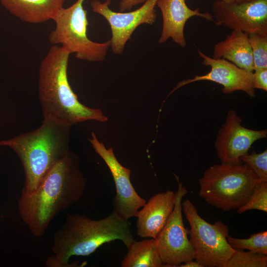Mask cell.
Segmentation results:
<instances>
[{
    "label": "cell",
    "instance_id": "1",
    "mask_svg": "<svg viewBox=\"0 0 267 267\" xmlns=\"http://www.w3.org/2000/svg\"><path fill=\"white\" fill-rule=\"evenodd\" d=\"M78 162L70 151L54 165L35 191L21 190L19 214L35 236L43 235L54 218L83 195L86 181Z\"/></svg>",
    "mask_w": 267,
    "mask_h": 267
},
{
    "label": "cell",
    "instance_id": "2",
    "mask_svg": "<svg viewBox=\"0 0 267 267\" xmlns=\"http://www.w3.org/2000/svg\"><path fill=\"white\" fill-rule=\"evenodd\" d=\"M116 240L123 242L127 249L135 240L131 222L113 211L98 220L85 214L68 215L54 234L52 255L47 259L45 266L72 267L69 263L71 257L89 256L103 244Z\"/></svg>",
    "mask_w": 267,
    "mask_h": 267
},
{
    "label": "cell",
    "instance_id": "3",
    "mask_svg": "<svg viewBox=\"0 0 267 267\" xmlns=\"http://www.w3.org/2000/svg\"><path fill=\"white\" fill-rule=\"evenodd\" d=\"M70 53L53 45L41 62L38 94L43 117H49L70 127L88 120L104 122L99 109L82 104L69 84L67 70Z\"/></svg>",
    "mask_w": 267,
    "mask_h": 267
},
{
    "label": "cell",
    "instance_id": "4",
    "mask_svg": "<svg viewBox=\"0 0 267 267\" xmlns=\"http://www.w3.org/2000/svg\"><path fill=\"white\" fill-rule=\"evenodd\" d=\"M70 127L45 117L38 128L0 141V145L11 148L21 161L25 175L22 190L35 191L54 165L69 153Z\"/></svg>",
    "mask_w": 267,
    "mask_h": 267
},
{
    "label": "cell",
    "instance_id": "5",
    "mask_svg": "<svg viewBox=\"0 0 267 267\" xmlns=\"http://www.w3.org/2000/svg\"><path fill=\"white\" fill-rule=\"evenodd\" d=\"M260 180L246 164H215L198 179V195L224 211L237 210L249 200Z\"/></svg>",
    "mask_w": 267,
    "mask_h": 267
},
{
    "label": "cell",
    "instance_id": "6",
    "mask_svg": "<svg viewBox=\"0 0 267 267\" xmlns=\"http://www.w3.org/2000/svg\"><path fill=\"white\" fill-rule=\"evenodd\" d=\"M85 0H77L70 6L62 7L52 20L55 27L48 40L52 45H58L78 59L89 62L102 61L111 45L110 41L96 43L87 36V11L83 7Z\"/></svg>",
    "mask_w": 267,
    "mask_h": 267
},
{
    "label": "cell",
    "instance_id": "7",
    "mask_svg": "<svg viewBox=\"0 0 267 267\" xmlns=\"http://www.w3.org/2000/svg\"><path fill=\"white\" fill-rule=\"evenodd\" d=\"M182 209L189 224V241L194 252V260L203 267H225L235 252L228 243V226L220 221L211 224L198 214L189 199L182 202Z\"/></svg>",
    "mask_w": 267,
    "mask_h": 267
},
{
    "label": "cell",
    "instance_id": "8",
    "mask_svg": "<svg viewBox=\"0 0 267 267\" xmlns=\"http://www.w3.org/2000/svg\"><path fill=\"white\" fill-rule=\"evenodd\" d=\"M173 211L164 226L156 237L157 249L163 263L162 267H179L182 263L194 259V252L188 238L182 216V202L187 191L179 178Z\"/></svg>",
    "mask_w": 267,
    "mask_h": 267
},
{
    "label": "cell",
    "instance_id": "9",
    "mask_svg": "<svg viewBox=\"0 0 267 267\" xmlns=\"http://www.w3.org/2000/svg\"><path fill=\"white\" fill-rule=\"evenodd\" d=\"M158 0H146L140 7L128 12L112 10L109 7L111 0L103 2L98 0L91 1L92 11L103 16L110 26L112 31L110 46L114 53H123L126 43L140 25H151L155 22L157 17L155 6Z\"/></svg>",
    "mask_w": 267,
    "mask_h": 267
},
{
    "label": "cell",
    "instance_id": "10",
    "mask_svg": "<svg viewBox=\"0 0 267 267\" xmlns=\"http://www.w3.org/2000/svg\"><path fill=\"white\" fill-rule=\"evenodd\" d=\"M96 153L109 168L116 187L112 204L113 212L125 220L135 217L136 213L146 202L136 192L130 180L131 170L122 166L116 158L112 148L107 149L92 133L89 139Z\"/></svg>",
    "mask_w": 267,
    "mask_h": 267
},
{
    "label": "cell",
    "instance_id": "11",
    "mask_svg": "<svg viewBox=\"0 0 267 267\" xmlns=\"http://www.w3.org/2000/svg\"><path fill=\"white\" fill-rule=\"evenodd\" d=\"M242 120L234 110L228 111L225 121L219 129L215 148L221 164L242 163L241 158L247 154L256 140L266 138L267 130H254L241 125Z\"/></svg>",
    "mask_w": 267,
    "mask_h": 267
},
{
    "label": "cell",
    "instance_id": "12",
    "mask_svg": "<svg viewBox=\"0 0 267 267\" xmlns=\"http://www.w3.org/2000/svg\"><path fill=\"white\" fill-rule=\"evenodd\" d=\"M212 11L218 26L248 34H267V0L242 3L215 0Z\"/></svg>",
    "mask_w": 267,
    "mask_h": 267
},
{
    "label": "cell",
    "instance_id": "13",
    "mask_svg": "<svg viewBox=\"0 0 267 267\" xmlns=\"http://www.w3.org/2000/svg\"><path fill=\"white\" fill-rule=\"evenodd\" d=\"M198 53L203 59L202 64L210 67V72L203 75H196L193 78L179 82L169 95L179 88L188 84L201 81H209L222 85L223 87L222 90L224 94H231L240 90L246 93L251 97L255 96L253 86V72L241 69L223 59L210 57L199 50Z\"/></svg>",
    "mask_w": 267,
    "mask_h": 267
},
{
    "label": "cell",
    "instance_id": "14",
    "mask_svg": "<svg viewBox=\"0 0 267 267\" xmlns=\"http://www.w3.org/2000/svg\"><path fill=\"white\" fill-rule=\"evenodd\" d=\"M156 5L163 17V28L158 43L162 44L169 39L180 47L186 45L184 29L187 21L193 16H199L214 22V16L209 12H201L199 8H189L185 0H158Z\"/></svg>",
    "mask_w": 267,
    "mask_h": 267
},
{
    "label": "cell",
    "instance_id": "15",
    "mask_svg": "<svg viewBox=\"0 0 267 267\" xmlns=\"http://www.w3.org/2000/svg\"><path fill=\"white\" fill-rule=\"evenodd\" d=\"M175 201L176 192L169 190L152 196L135 214L137 234L155 239L171 215Z\"/></svg>",
    "mask_w": 267,
    "mask_h": 267
},
{
    "label": "cell",
    "instance_id": "16",
    "mask_svg": "<svg viewBox=\"0 0 267 267\" xmlns=\"http://www.w3.org/2000/svg\"><path fill=\"white\" fill-rule=\"evenodd\" d=\"M65 0H0L13 15L25 22L39 24L52 20Z\"/></svg>",
    "mask_w": 267,
    "mask_h": 267
},
{
    "label": "cell",
    "instance_id": "17",
    "mask_svg": "<svg viewBox=\"0 0 267 267\" xmlns=\"http://www.w3.org/2000/svg\"><path fill=\"white\" fill-rule=\"evenodd\" d=\"M212 58L223 59L246 71H254L252 50L247 33L233 30L224 40L214 45Z\"/></svg>",
    "mask_w": 267,
    "mask_h": 267
},
{
    "label": "cell",
    "instance_id": "18",
    "mask_svg": "<svg viewBox=\"0 0 267 267\" xmlns=\"http://www.w3.org/2000/svg\"><path fill=\"white\" fill-rule=\"evenodd\" d=\"M162 265L154 238L134 240L121 264L122 267H160Z\"/></svg>",
    "mask_w": 267,
    "mask_h": 267
},
{
    "label": "cell",
    "instance_id": "19",
    "mask_svg": "<svg viewBox=\"0 0 267 267\" xmlns=\"http://www.w3.org/2000/svg\"><path fill=\"white\" fill-rule=\"evenodd\" d=\"M227 240L234 250L245 249L267 255V230L253 234L248 238H238L228 235Z\"/></svg>",
    "mask_w": 267,
    "mask_h": 267
},
{
    "label": "cell",
    "instance_id": "20",
    "mask_svg": "<svg viewBox=\"0 0 267 267\" xmlns=\"http://www.w3.org/2000/svg\"><path fill=\"white\" fill-rule=\"evenodd\" d=\"M267 255L243 250H235L225 267H267Z\"/></svg>",
    "mask_w": 267,
    "mask_h": 267
},
{
    "label": "cell",
    "instance_id": "21",
    "mask_svg": "<svg viewBox=\"0 0 267 267\" xmlns=\"http://www.w3.org/2000/svg\"><path fill=\"white\" fill-rule=\"evenodd\" d=\"M254 70L267 68V34H248Z\"/></svg>",
    "mask_w": 267,
    "mask_h": 267
},
{
    "label": "cell",
    "instance_id": "22",
    "mask_svg": "<svg viewBox=\"0 0 267 267\" xmlns=\"http://www.w3.org/2000/svg\"><path fill=\"white\" fill-rule=\"evenodd\" d=\"M252 210L267 212V182L260 181L254 188L248 201L236 210L239 214Z\"/></svg>",
    "mask_w": 267,
    "mask_h": 267
},
{
    "label": "cell",
    "instance_id": "23",
    "mask_svg": "<svg viewBox=\"0 0 267 267\" xmlns=\"http://www.w3.org/2000/svg\"><path fill=\"white\" fill-rule=\"evenodd\" d=\"M241 160L246 164L261 181L267 182V150L257 153L252 151L243 156Z\"/></svg>",
    "mask_w": 267,
    "mask_h": 267
},
{
    "label": "cell",
    "instance_id": "24",
    "mask_svg": "<svg viewBox=\"0 0 267 267\" xmlns=\"http://www.w3.org/2000/svg\"><path fill=\"white\" fill-rule=\"evenodd\" d=\"M253 86L258 89L267 90V68L259 69L253 71Z\"/></svg>",
    "mask_w": 267,
    "mask_h": 267
},
{
    "label": "cell",
    "instance_id": "25",
    "mask_svg": "<svg viewBox=\"0 0 267 267\" xmlns=\"http://www.w3.org/2000/svg\"><path fill=\"white\" fill-rule=\"evenodd\" d=\"M146 0H121L119 3L120 12L131 10L134 6L144 3Z\"/></svg>",
    "mask_w": 267,
    "mask_h": 267
},
{
    "label": "cell",
    "instance_id": "26",
    "mask_svg": "<svg viewBox=\"0 0 267 267\" xmlns=\"http://www.w3.org/2000/svg\"><path fill=\"white\" fill-rule=\"evenodd\" d=\"M179 267H203L194 260H190L181 264Z\"/></svg>",
    "mask_w": 267,
    "mask_h": 267
},
{
    "label": "cell",
    "instance_id": "27",
    "mask_svg": "<svg viewBox=\"0 0 267 267\" xmlns=\"http://www.w3.org/2000/svg\"><path fill=\"white\" fill-rule=\"evenodd\" d=\"M221 0L224 2H228V3H242V2H249L251 1H253L255 0Z\"/></svg>",
    "mask_w": 267,
    "mask_h": 267
}]
</instances>
